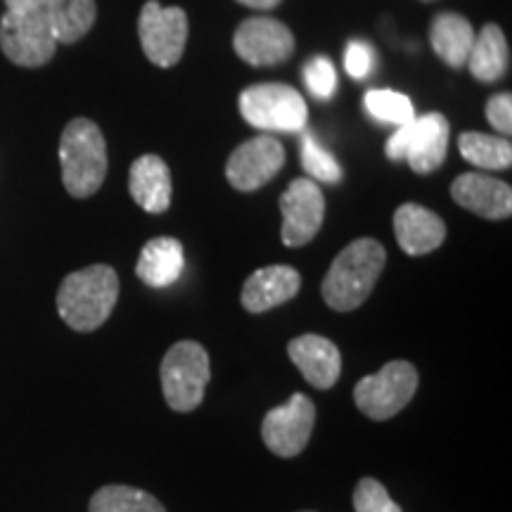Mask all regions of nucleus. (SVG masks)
Instances as JSON below:
<instances>
[{"instance_id": "20e7f679", "label": "nucleus", "mask_w": 512, "mask_h": 512, "mask_svg": "<svg viewBox=\"0 0 512 512\" xmlns=\"http://www.w3.org/2000/svg\"><path fill=\"white\" fill-rule=\"evenodd\" d=\"M62 183L72 197L86 200L102 188L107 176V143L91 119H72L60 138Z\"/></svg>"}, {"instance_id": "6ab92c4d", "label": "nucleus", "mask_w": 512, "mask_h": 512, "mask_svg": "<svg viewBox=\"0 0 512 512\" xmlns=\"http://www.w3.org/2000/svg\"><path fill=\"white\" fill-rule=\"evenodd\" d=\"M183 268L185 256L181 242L176 238H155L147 242L140 252L136 275L145 285L162 290V287L174 285L181 278Z\"/></svg>"}, {"instance_id": "f03ea898", "label": "nucleus", "mask_w": 512, "mask_h": 512, "mask_svg": "<svg viewBox=\"0 0 512 512\" xmlns=\"http://www.w3.org/2000/svg\"><path fill=\"white\" fill-rule=\"evenodd\" d=\"M387 264V252L377 240L361 238L347 245L332 261L323 278V299L335 311H354L375 290L377 278Z\"/></svg>"}, {"instance_id": "0eeeda50", "label": "nucleus", "mask_w": 512, "mask_h": 512, "mask_svg": "<svg viewBox=\"0 0 512 512\" xmlns=\"http://www.w3.org/2000/svg\"><path fill=\"white\" fill-rule=\"evenodd\" d=\"M240 112L247 124L261 131L299 133L309 121V107L302 93L285 83H256L240 95Z\"/></svg>"}, {"instance_id": "ddd939ff", "label": "nucleus", "mask_w": 512, "mask_h": 512, "mask_svg": "<svg viewBox=\"0 0 512 512\" xmlns=\"http://www.w3.org/2000/svg\"><path fill=\"white\" fill-rule=\"evenodd\" d=\"M283 211V242L287 247H304L316 238L325 219V197L311 178H297L280 197Z\"/></svg>"}, {"instance_id": "b1692460", "label": "nucleus", "mask_w": 512, "mask_h": 512, "mask_svg": "<svg viewBox=\"0 0 512 512\" xmlns=\"http://www.w3.org/2000/svg\"><path fill=\"white\" fill-rule=\"evenodd\" d=\"M88 512H166L164 505L147 491L133 486H102L91 498Z\"/></svg>"}, {"instance_id": "7c9ffc66", "label": "nucleus", "mask_w": 512, "mask_h": 512, "mask_svg": "<svg viewBox=\"0 0 512 512\" xmlns=\"http://www.w3.org/2000/svg\"><path fill=\"white\" fill-rule=\"evenodd\" d=\"M240 5H247V8H254V10H273L278 8L283 0H238Z\"/></svg>"}, {"instance_id": "1a4fd4ad", "label": "nucleus", "mask_w": 512, "mask_h": 512, "mask_svg": "<svg viewBox=\"0 0 512 512\" xmlns=\"http://www.w3.org/2000/svg\"><path fill=\"white\" fill-rule=\"evenodd\" d=\"M138 38L147 60L162 69L174 67L188 43V15L183 8H164L157 0H147L138 17Z\"/></svg>"}, {"instance_id": "39448f33", "label": "nucleus", "mask_w": 512, "mask_h": 512, "mask_svg": "<svg viewBox=\"0 0 512 512\" xmlns=\"http://www.w3.org/2000/svg\"><path fill=\"white\" fill-rule=\"evenodd\" d=\"M159 377H162L164 399L174 411H195L204 399V389L211 377L207 349L190 339L174 344L166 351Z\"/></svg>"}, {"instance_id": "4468645a", "label": "nucleus", "mask_w": 512, "mask_h": 512, "mask_svg": "<svg viewBox=\"0 0 512 512\" xmlns=\"http://www.w3.org/2000/svg\"><path fill=\"white\" fill-rule=\"evenodd\" d=\"M451 197L463 209L489 221H503L512 214L510 185L477 171L458 176L451 185Z\"/></svg>"}, {"instance_id": "6e6552de", "label": "nucleus", "mask_w": 512, "mask_h": 512, "mask_svg": "<svg viewBox=\"0 0 512 512\" xmlns=\"http://www.w3.org/2000/svg\"><path fill=\"white\" fill-rule=\"evenodd\" d=\"M418 389V370L408 361H389L380 373L363 377L356 384L358 411L370 420H389L401 413Z\"/></svg>"}, {"instance_id": "aec40b11", "label": "nucleus", "mask_w": 512, "mask_h": 512, "mask_svg": "<svg viewBox=\"0 0 512 512\" xmlns=\"http://www.w3.org/2000/svg\"><path fill=\"white\" fill-rule=\"evenodd\" d=\"M430 43L441 62H446L451 69H463L475 43V29L463 15L441 12L432 19Z\"/></svg>"}, {"instance_id": "f8f14e48", "label": "nucleus", "mask_w": 512, "mask_h": 512, "mask_svg": "<svg viewBox=\"0 0 512 512\" xmlns=\"http://www.w3.org/2000/svg\"><path fill=\"white\" fill-rule=\"evenodd\" d=\"M233 48L252 67H273L290 60L294 34L287 24L273 17H249L235 29Z\"/></svg>"}, {"instance_id": "f3484780", "label": "nucleus", "mask_w": 512, "mask_h": 512, "mask_svg": "<svg viewBox=\"0 0 512 512\" xmlns=\"http://www.w3.org/2000/svg\"><path fill=\"white\" fill-rule=\"evenodd\" d=\"M292 363L304 375V380L316 389L335 387L342 373V356L330 339L320 335H302L292 339L287 347Z\"/></svg>"}, {"instance_id": "5701e85b", "label": "nucleus", "mask_w": 512, "mask_h": 512, "mask_svg": "<svg viewBox=\"0 0 512 512\" xmlns=\"http://www.w3.org/2000/svg\"><path fill=\"white\" fill-rule=\"evenodd\" d=\"M460 155L477 169L501 171L510 169L512 164V145L503 136H489V133L467 131L458 138Z\"/></svg>"}, {"instance_id": "f257e3e1", "label": "nucleus", "mask_w": 512, "mask_h": 512, "mask_svg": "<svg viewBox=\"0 0 512 512\" xmlns=\"http://www.w3.org/2000/svg\"><path fill=\"white\" fill-rule=\"evenodd\" d=\"M119 299V275L112 266L95 264L69 273L57 290V313L76 332L98 330L112 316Z\"/></svg>"}, {"instance_id": "a878e982", "label": "nucleus", "mask_w": 512, "mask_h": 512, "mask_svg": "<svg viewBox=\"0 0 512 512\" xmlns=\"http://www.w3.org/2000/svg\"><path fill=\"white\" fill-rule=\"evenodd\" d=\"M302 164L306 174L320 183L342 181V166L337 164V159L328 150L320 147L318 140L313 138V133H304L302 136Z\"/></svg>"}, {"instance_id": "bb28decb", "label": "nucleus", "mask_w": 512, "mask_h": 512, "mask_svg": "<svg viewBox=\"0 0 512 512\" xmlns=\"http://www.w3.org/2000/svg\"><path fill=\"white\" fill-rule=\"evenodd\" d=\"M354 510L356 512H403L399 505L392 501L389 491L384 489L382 482L373 477L361 479L354 489Z\"/></svg>"}, {"instance_id": "2eb2a0df", "label": "nucleus", "mask_w": 512, "mask_h": 512, "mask_svg": "<svg viewBox=\"0 0 512 512\" xmlns=\"http://www.w3.org/2000/svg\"><path fill=\"white\" fill-rule=\"evenodd\" d=\"M299 287L302 275L292 266H264L249 275L240 299L249 313H264L297 297Z\"/></svg>"}, {"instance_id": "9d476101", "label": "nucleus", "mask_w": 512, "mask_h": 512, "mask_svg": "<svg viewBox=\"0 0 512 512\" xmlns=\"http://www.w3.org/2000/svg\"><path fill=\"white\" fill-rule=\"evenodd\" d=\"M313 425H316V406L306 394H294L285 406L266 413L261 425L264 444L275 456L294 458L309 444Z\"/></svg>"}, {"instance_id": "412c9836", "label": "nucleus", "mask_w": 512, "mask_h": 512, "mask_svg": "<svg viewBox=\"0 0 512 512\" xmlns=\"http://www.w3.org/2000/svg\"><path fill=\"white\" fill-rule=\"evenodd\" d=\"M465 67L482 83H494L508 74L510 48L508 38L498 24H484V29L475 34V43H472Z\"/></svg>"}, {"instance_id": "393cba45", "label": "nucleus", "mask_w": 512, "mask_h": 512, "mask_svg": "<svg viewBox=\"0 0 512 512\" xmlns=\"http://www.w3.org/2000/svg\"><path fill=\"white\" fill-rule=\"evenodd\" d=\"M366 110L373 119L384 121V124H394V126H406L415 119L413 102L403 93H396V91H368Z\"/></svg>"}, {"instance_id": "cd10ccee", "label": "nucleus", "mask_w": 512, "mask_h": 512, "mask_svg": "<svg viewBox=\"0 0 512 512\" xmlns=\"http://www.w3.org/2000/svg\"><path fill=\"white\" fill-rule=\"evenodd\" d=\"M304 81L309 86V91L320 100L332 98L337 88V72L335 64H332L328 57H313V60L304 67Z\"/></svg>"}, {"instance_id": "c85d7f7f", "label": "nucleus", "mask_w": 512, "mask_h": 512, "mask_svg": "<svg viewBox=\"0 0 512 512\" xmlns=\"http://www.w3.org/2000/svg\"><path fill=\"white\" fill-rule=\"evenodd\" d=\"M375 64V50L366 41H351L344 55V67L354 79H366Z\"/></svg>"}, {"instance_id": "9b49d317", "label": "nucleus", "mask_w": 512, "mask_h": 512, "mask_svg": "<svg viewBox=\"0 0 512 512\" xmlns=\"http://www.w3.org/2000/svg\"><path fill=\"white\" fill-rule=\"evenodd\" d=\"M285 164V147L273 136H256L240 147H235L228 157L226 178L235 190L254 192L271 183Z\"/></svg>"}, {"instance_id": "4be33fe9", "label": "nucleus", "mask_w": 512, "mask_h": 512, "mask_svg": "<svg viewBox=\"0 0 512 512\" xmlns=\"http://www.w3.org/2000/svg\"><path fill=\"white\" fill-rule=\"evenodd\" d=\"M46 8L55 41L67 43V46L81 41L98 19L95 0H46Z\"/></svg>"}, {"instance_id": "423d86ee", "label": "nucleus", "mask_w": 512, "mask_h": 512, "mask_svg": "<svg viewBox=\"0 0 512 512\" xmlns=\"http://www.w3.org/2000/svg\"><path fill=\"white\" fill-rule=\"evenodd\" d=\"M448 119L439 112L415 117L389 136L384 152L392 162H408L415 174H434L444 164L448 152Z\"/></svg>"}, {"instance_id": "a211bd4d", "label": "nucleus", "mask_w": 512, "mask_h": 512, "mask_svg": "<svg viewBox=\"0 0 512 512\" xmlns=\"http://www.w3.org/2000/svg\"><path fill=\"white\" fill-rule=\"evenodd\" d=\"M128 190L140 209L150 211V214H164L171 207V195H174L169 166L157 155L138 157L131 164Z\"/></svg>"}, {"instance_id": "c756f323", "label": "nucleus", "mask_w": 512, "mask_h": 512, "mask_svg": "<svg viewBox=\"0 0 512 512\" xmlns=\"http://www.w3.org/2000/svg\"><path fill=\"white\" fill-rule=\"evenodd\" d=\"M486 119H489V124L494 126L496 131H501L503 138H508L512 133V95H491L489 102H486Z\"/></svg>"}, {"instance_id": "7ed1b4c3", "label": "nucleus", "mask_w": 512, "mask_h": 512, "mask_svg": "<svg viewBox=\"0 0 512 512\" xmlns=\"http://www.w3.org/2000/svg\"><path fill=\"white\" fill-rule=\"evenodd\" d=\"M0 50L17 67H43L55 57L57 41L46 0H5Z\"/></svg>"}, {"instance_id": "dca6fc26", "label": "nucleus", "mask_w": 512, "mask_h": 512, "mask_svg": "<svg viewBox=\"0 0 512 512\" xmlns=\"http://www.w3.org/2000/svg\"><path fill=\"white\" fill-rule=\"evenodd\" d=\"M394 235L408 256H422L444 245L446 223L427 207L408 202L396 209Z\"/></svg>"}]
</instances>
